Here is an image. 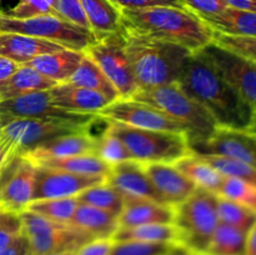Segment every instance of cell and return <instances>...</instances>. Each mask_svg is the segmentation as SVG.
<instances>
[{"label":"cell","instance_id":"6da1fadb","mask_svg":"<svg viewBox=\"0 0 256 255\" xmlns=\"http://www.w3.org/2000/svg\"><path fill=\"white\" fill-rule=\"evenodd\" d=\"M176 84L212 115L219 128L249 130L255 108L198 52L189 58Z\"/></svg>","mask_w":256,"mask_h":255},{"label":"cell","instance_id":"7a4b0ae2","mask_svg":"<svg viewBox=\"0 0 256 255\" xmlns=\"http://www.w3.org/2000/svg\"><path fill=\"white\" fill-rule=\"evenodd\" d=\"M122 29L180 45L196 52L214 40V30L188 9L155 6L122 9Z\"/></svg>","mask_w":256,"mask_h":255},{"label":"cell","instance_id":"3957f363","mask_svg":"<svg viewBox=\"0 0 256 255\" xmlns=\"http://www.w3.org/2000/svg\"><path fill=\"white\" fill-rule=\"evenodd\" d=\"M122 32L138 89L176 84L192 52L129 30Z\"/></svg>","mask_w":256,"mask_h":255},{"label":"cell","instance_id":"277c9868","mask_svg":"<svg viewBox=\"0 0 256 255\" xmlns=\"http://www.w3.org/2000/svg\"><path fill=\"white\" fill-rule=\"evenodd\" d=\"M129 99L150 105L182 125L186 130L188 142L208 139L219 128L212 115L185 94L178 84L138 89Z\"/></svg>","mask_w":256,"mask_h":255},{"label":"cell","instance_id":"5b68a950","mask_svg":"<svg viewBox=\"0 0 256 255\" xmlns=\"http://www.w3.org/2000/svg\"><path fill=\"white\" fill-rule=\"evenodd\" d=\"M219 222L218 195L196 188L185 202L175 206L172 224L179 230L180 244L205 255Z\"/></svg>","mask_w":256,"mask_h":255},{"label":"cell","instance_id":"8992f818","mask_svg":"<svg viewBox=\"0 0 256 255\" xmlns=\"http://www.w3.org/2000/svg\"><path fill=\"white\" fill-rule=\"evenodd\" d=\"M109 130L122 139L132 159L142 164H174L190 154L188 138L182 132L138 129L112 120Z\"/></svg>","mask_w":256,"mask_h":255},{"label":"cell","instance_id":"52a82bcc","mask_svg":"<svg viewBox=\"0 0 256 255\" xmlns=\"http://www.w3.org/2000/svg\"><path fill=\"white\" fill-rule=\"evenodd\" d=\"M0 32L30 35L78 52H84L96 39L92 30L78 26L55 15L15 19L0 12Z\"/></svg>","mask_w":256,"mask_h":255},{"label":"cell","instance_id":"ba28073f","mask_svg":"<svg viewBox=\"0 0 256 255\" xmlns=\"http://www.w3.org/2000/svg\"><path fill=\"white\" fill-rule=\"evenodd\" d=\"M22 232L28 238L32 255H49L54 252H75L92 236L70 224H59L39 214L24 210L20 212Z\"/></svg>","mask_w":256,"mask_h":255},{"label":"cell","instance_id":"9c48e42d","mask_svg":"<svg viewBox=\"0 0 256 255\" xmlns=\"http://www.w3.org/2000/svg\"><path fill=\"white\" fill-rule=\"evenodd\" d=\"M108 79L110 80L120 95V99H129L138 90L134 74L125 52L124 34L119 32L99 35L94 42L84 50Z\"/></svg>","mask_w":256,"mask_h":255},{"label":"cell","instance_id":"30bf717a","mask_svg":"<svg viewBox=\"0 0 256 255\" xmlns=\"http://www.w3.org/2000/svg\"><path fill=\"white\" fill-rule=\"evenodd\" d=\"M85 125L52 119H10L0 122V139L14 154H25L36 145L62 135L84 132Z\"/></svg>","mask_w":256,"mask_h":255},{"label":"cell","instance_id":"8fae6325","mask_svg":"<svg viewBox=\"0 0 256 255\" xmlns=\"http://www.w3.org/2000/svg\"><path fill=\"white\" fill-rule=\"evenodd\" d=\"M36 165L20 154H12L0 169V212L20 214L34 196Z\"/></svg>","mask_w":256,"mask_h":255},{"label":"cell","instance_id":"7c38bea8","mask_svg":"<svg viewBox=\"0 0 256 255\" xmlns=\"http://www.w3.org/2000/svg\"><path fill=\"white\" fill-rule=\"evenodd\" d=\"M198 54L204 58L252 106L256 109V62L214 42Z\"/></svg>","mask_w":256,"mask_h":255},{"label":"cell","instance_id":"4fadbf2b","mask_svg":"<svg viewBox=\"0 0 256 255\" xmlns=\"http://www.w3.org/2000/svg\"><path fill=\"white\" fill-rule=\"evenodd\" d=\"M96 114H76L52 102L49 90L30 92L0 102V122L10 119H52L86 125Z\"/></svg>","mask_w":256,"mask_h":255},{"label":"cell","instance_id":"5bb4252c","mask_svg":"<svg viewBox=\"0 0 256 255\" xmlns=\"http://www.w3.org/2000/svg\"><path fill=\"white\" fill-rule=\"evenodd\" d=\"M96 114L112 122L138 129L182 132L186 135L185 128L175 120L170 119L164 112L144 102H135L132 99L115 100L102 108Z\"/></svg>","mask_w":256,"mask_h":255},{"label":"cell","instance_id":"9a60e30c","mask_svg":"<svg viewBox=\"0 0 256 255\" xmlns=\"http://www.w3.org/2000/svg\"><path fill=\"white\" fill-rule=\"evenodd\" d=\"M189 150L195 155L232 158L256 170V134L249 130L218 128L216 132L208 139L190 142Z\"/></svg>","mask_w":256,"mask_h":255},{"label":"cell","instance_id":"2e32d148","mask_svg":"<svg viewBox=\"0 0 256 255\" xmlns=\"http://www.w3.org/2000/svg\"><path fill=\"white\" fill-rule=\"evenodd\" d=\"M105 182V176L80 175L62 170L36 165L34 196L32 200L52 198H74L94 185Z\"/></svg>","mask_w":256,"mask_h":255},{"label":"cell","instance_id":"e0dca14e","mask_svg":"<svg viewBox=\"0 0 256 255\" xmlns=\"http://www.w3.org/2000/svg\"><path fill=\"white\" fill-rule=\"evenodd\" d=\"M105 182L115 188L124 199H145L165 204L148 176L144 164L134 159L110 168Z\"/></svg>","mask_w":256,"mask_h":255},{"label":"cell","instance_id":"ac0fdd59","mask_svg":"<svg viewBox=\"0 0 256 255\" xmlns=\"http://www.w3.org/2000/svg\"><path fill=\"white\" fill-rule=\"evenodd\" d=\"M144 168L165 204L176 206L196 190V185L179 172L174 164L152 162L144 164Z\"/></svg>","mask_w":256,"mask_h":255},{"label":"cell","instance_id":"d6986e66","mask_svg":"<svg viewBox=\"0 0 256 255\" xmlns=\"http://www.w3.org/2000/svg\"><path fill=\"white\" fill-rule=\"evenodd\" d=\"M49 92L55 106L76 114H96L110 104L104 95L66 82H58Z\"/></svg>","mask_w":256,"mask_h":255},{"label":"cell","instance_id":"ffe728a7","mask_svg":"<svg viewBox=\"0 0 256 255\" xmlns=\"http://www.w3.org/2000/svg\"><path fill=\"white\" fill-rule=\"evenodd\" d=\"M95 148L96 142L85 132H74L42 142L22 154V156L36 162L45 159H62L74 155L95 154Z\"/></svg>","mask_w":256,"mask_h":255},{"label":"cell","instance_id":"44dd1931","mask_svg":"<svg viewBox=\"0 0 256 255\" xmlns=\"http://www.w3.org/2000/svg\"><path fill=\"white\" fill-rule=\"evenodd\" d=\"M175 206L145 199H125V206L118 218L119 228L146 224H172Z\"/></svg>","mask_w":256,"mask_h":255},{"label":"cell","instance_id":"7402d4cb","mask_svg":"<svg viewBox=\"0 0 256 255\" xmlns=\"http://www.w3.org/2000/svg\"><path fill=\"white\" fill-rule=\"evenodd\" d=\"M62 49L65 48L40 38L16 32H0V55L9 58L19 65L25 64L40 55Z\"/></svg>","mask_w":256,"mask_h":255},{"label":"cell","instance_id":"603a6c76","mask_svg":"<svg viewBox=\"0 0 256 255\" xmlns=\"http://www.w3.org/2000/svg\"><path fill=\"white\" fill-rule=\"evenodd\" d=\"M82 56H84V52L65 48L58 52L40 55L22 65L32 68L54 82H65L79 66Z\"/></svg>","mask_w":256,"mask_h":255},{"label":"cell","instance_id":"cb8c5ba5","mask_svg":"<svg viewBox=\"0 0 256 255\" xmlns=\"http://www.w3.org/2000/svg\"><path fill=\"white\" fill-rule=\"evenodd\" d=\"M70 225L82 230L92 239L112 238L119 228L118 216L112 215V212L80 202L75 210Z\"/></svg>","mask_w":256,"mask_h":255},{"label":"cell","instance_id":"d4e9b609","mask_svg":"<svg viewBox=\"0 0 256 255\" xmlns=\"http://www.w3.org/2000/svg\"><path fill=\"white\" fill-rule=\"evenodd\" d=\"M58 82L44 76L32 68L20 65L8 80L0 82V102L42 90H50Z\"/></svg>","mask_w":256,"mask_h":255},{"label":"cell","instance_id":"484cf974","mask_svg":"<svg viewBox=\"0 0 256 255\" xmlns=\"http://www.w3.org/2000/svg\"><path fill=\"white\" fill-rule=\"evenodd\" d=\"M202 20L220 34L256 38V12H254L229 6L215 16L202 18Z\"/></svg>","mask_w":256,"mask_h":255},{"label":"cell","instance_id":"4316f807","mask_svg":"<svg viewBox=\"0 0 256 255\" xmlns=\"http://www.w3.org/2000/svg\"><path fill=\"white\" fill-rule=\"evenodd\" d=\"M66 82L99 92V94L104 95L110 102L120 99L119 92L115 89L114 85L110 82V80L108 79L106 75L85 54L80 62L79 66L72 72V75L68 79Z\"/></svg>","mask_w":256,"mask_h":255},{"label":"cell","instance_id":"83f0119b","mask_svg":"<svg viewBox=\"0 0 256 255\" xmlns=\"http://www.w3.org/2000/svg\"><path fill=\"white\" fill-rule=\"evenodd\" d=\"M90 30L96 36L119 32L122 12L110 0H80Z\"/></svg>","mask_w":256,"mask_h":255},{"label":"cell","instance_id":"f1b7e54d","mask_svg":"<svg viewBox=\"0 0 256 255\" xmlns=\"http://www.w3.org/2000/svg\"><path fill=\"white\" fill-rule=\"evenodd\" d=\"M174 165L188 179L192 180L196 188L215 192L218 195L224 176L202 158L190 152L175 162Z\"/></svg>","mask_w":256,"mask_h":255},{"label":"cell","instance_id":"f546056e","mask_svg":"<svg viewBox=\"0 0 256 255\" xmlns=\"http://www.w3.org/2000/svg\"><path fill=\"white\" fill-rule=\"evenodd\" d=\"M114 242H146L180 244V234L174 224H146L130 228H118L112 236Z\"/></svg>","mask_w":256,"mask_h":255},{"label":"cell","instance_id":"4dcf8cb0","mask_svg":"<svg viewBox=\"0 0 256 255\" xmlns=\"http://www.w3.org/2000/svg\"><path fill=\"white\" fill-rule=\"evenodd\" d=\"M35 165L50 169L62 170L80 175H94V176H105L109 174L110 168L95 154H82L74 156L62 158V159H45L34 162Z\"/></svg>","mask_w":256,"mask_h":255},{"label":"cell","instance_id":"1f68e13d","mask_svg":"<svg viewBox=\"0 0 256 255\" xmlns=\"http://www.w3.org/2000/svg\"><path fill=\"white\" fill-rule=\"evenodd\" d=\"M246 234L219 222L205 255H245Z\"/></svg>","mask_w":256,"mask_h":255},{"label":"cell","instance_id":"d6a6232c","mask_svg":"<svg viewBox=\"0 0 256 255\" xmlns=\"http://www.w3.org/2000/svg\"><path fill=\"white\" fill-rule=\"evenodd\" d=\"M80 204H86L98 209L112 212V215L119 218L125 206V199L115 188L106 182L94 185L88 188L76 196Z\"/></svg>","mask_w":256,"mask_h":255},{"label":"cell","instance_id":"836d02e7","mask_svg":"<svg viewBox=\"0 0 256 255\" xmlns=\"http://www.w3.org/2000/svg\"><path fill=\"white\" fill-rule=\"evenodd\" d=\"M79 200L74 198H52V199L32 200L26 210L39 214L59 224H70L75 214Z\"/></svg>","mask_w":256,"mask_h":255},{"label":"cell","instance_id":"e575fe53","mask_svg":"<svg viewBox=\"0 0 256 255\" xmlns=\"http://www.w3.org/2000/svg\"><path fill=\"white\" fill-rule=\"evenodd\" d=\"M218 215L224 224L248 232L256 222V212L244 205L218 195Z\"/></svg>","mask_w":256,"mask_h":255},{"label":"cell","instance_id":"d590c367","mask_svg":"<svg viewBox=\"0 0 256 255\" xmlns=\"http://www.w3.org/2000/svg\"><path fill=\"white\" fill-rule=\"evenodd\" d=\"M218 195L244 205L256 212V185L236 178L224 176Z\"/></svg>","mask_w":256,"mask_h":255},{"label":"cell","instance_id":"8d00e7d4","mask_svg":"<svg viewBox=\"0 0 256 255\" xmlns=\"http://www.w3.org/2000/svg\"><path fill=\"white\" fill-rule=\"evenodd\" d=\"M198 156L212 165L222 176L236 178L256 185V170L245 162L232 158L219 156V155H198Z\"/></svg>","mask_w":256,"mask_h":255},{"label":"cell","instance_id":"74e56055","mask_svg":"<svg viewBox=\"0 0 256 255\" xmlns=\"http://www.w3.org/2000/svg\"><path fill=\"white\" fill-rule=\"evenodd\" d=\"M95 155L109 166H114L119 162L132 159V154L122 142V139L112 134L110 130L96 142Z\"/></svg>","mask_w":256,"mask_h":255},{"label":"cell","instance_id":"f35d334b","mask_svg":"<svg viewBox=\"0 0 256 255\" xmlns=\"http://www.w3.org/2000/svg\"><path fill=\"white\" fill-rule=\"evenodd\" d=\"M178 244L146 242H114L110 255H165Z\"/></svg>","mask_w":256,"mask_h":255},{"label":"cell","instance_id":"ab89813d","mask_svg":"<svg viewBox=\"0 0 256 255\" xmlns=\"http://www.w3.org/2000/svg\"><path fill=\"white\" fill-rule=\"evenodd\" d=\"M55 2L56 0H19L16 5L5 15L15 19L40 16V15H55Z\"/></svg>","mask_w":256,"mask_h":255},{"label":"cell","instance_id":"60d3db41","mask_svg":"<svg viewBox=\"0 0 256 255\" xmlns=\"http://www.w3.org/2000/svg\"><path fill=\"white\" fill-rule=\"evenodd\" d=\"M212 42L256 62V38L235 36V35L220 34V32H214Z\"/></svg>","mask_w":256,"mask_h":255},{"label":"cell","instance_id":"b9f144b4","mask_svg":"<svg viewBox=\"0 0 256 255\" xmlns=\"http://www.w3.org/2000/svg\"><path fill=\"white\" fill-rule=\"evenodd\" d=\"M55 14L56 16L62 18L72 24L90 30L89 22H88L80 0H56L55 2Z\"/></svg>","mask_w":256,"mask_h":255},{"label":"cell","instance_id":"7bdbcfd3","mask_svg":"<svg viewBox=\"0 0 256 255\" xmlns=\"http://www.w3.org/2000/svg\"><path fill=\"white\" fill-rule=\"evenodd\" d=\"M22 232V224L19 214H0V252L9 246Z\"/></svg>","mask_w":256,"mask_h":255},{"label":"cell","instance_id":"ee69618b","mask_svg":"<svg viewBox=\"0 0 256 255\" xmlns=\"http://www.w3.org/2000/svg\"><path fill=\"white\" fill-rule=\"evenodd\" d=\"M182 4L185 9L190 10L202 19L215 16L229 8L224 0H182Z\"/></svg>","mask_w":256,"mask_h":255},{"label":"cell","instance_id":"f6af8a7d","mask_svg":"<svg viewBox=\"0 0 256 255\" xmlns=\"http://www.w3.org/2000/svg\"><path fill=\"white\" fill-rule=\"evenodd\" d=\"M116 8L122 9H146L155 6H172L185 9L182 0H110Z\"/></svg>","mask_w":256,"mask_h":255},{"label":"cell","instance_id":"bcb514c9","mask_svg":"<svg viewBox=\"0 0 256 255\" xmlns=\"http://www.w3.org/2000/svg\"><path fill=\"white\" fill-rule=\"evenodd\" d=\"M114 245L112 238H100L85 242L75 252V255H110Z\"/></svg>","mask_w":256,"mask_h":255},{"label":"cell","instance_id":"7dc6e473","mask_svg":"<svg viewBox=\"0 0 256 255\" xmlns=\"http://www.w3.org/2000/svg\"><path fill=\"white\" fill-rule=\"evenodd\" d=\"M0 255H32L30 242L24 232H22L9 246L0 252Z\"/></svg>","mask_w":256,"mask_h":255},{"label":"cell","instance_id":"c3c4849f","mask_svg":"<svg viewBox=\"0 0 256 255\" xmlns=\"http://www.w3.org/2000/svg\"><path fill=\"white\" fill-rule=\"evenodd\" d=\"M19 68L20 65L18 62H12L9 58H5L0 55V82L9 79Z\"/></svg>","mask_w":256,"mask_h":255},{"label":"cell","instance_id":"681fc988","mask_svg":"<svg viewBox=\"0 0 256 255\" xmlns=\"http://www.w3.org/2000/svg\"><path fill=\"white\" fill-rule=\"evenodd\" d=\"M228 6L256 12V0H224Z\"/></svg>","mask_w":256,"mask_h":255},{"label":"cell","instance_id":"f907efd6","mask_svg":"<svg viewBox=\"0 0 256 255\" xmlns=\"http://www.w3.org/2000/svg\"><path fill=\"white\" fill-rule=\"evenodd\" d=\"M245 255H256V222L246 234V249Z\"/></svg>","mask_w":256,"mask_h":255},{"label":"cell","instance_id":"816d5d0a","mask_svg":"<svg viewBox=\"0 0 256 255\" xmlns=\"http://www.w3.org/2000/svg\"><path fill=\"white\" fill-rule=\"evenodd\" d=\"M12 154H14V152H12L9 145L4 140L0 139V169H2V166L5 164V162L9 159V156Z\"/></svg>","mask_w":256,"mask_h":255},{"label":"cell","instance_id":"f5cc1de1","mask_svg":"<svg viewBox=\"0 0 256 255\" xmlns=\"http://www.w3.org/2000/svg\"><path fill=\"white\" fill-rule=\"evenodd\" d=\"M165 255H199L196 254V252H192L190 249H188V248H185L184 245L182 244H178L176 246L172 248V250H170L169 252H166Z\"/></svg>","mask_w":256,"mask_h":255},{"label":"cell","instance_id":"db71d44e","mask_svg":"<svg viewBox=\"0 0 256 255\" xmlns=\"http://www.w3.org/2000/svg\"><path fill=\"white\" fill-rule=\"evenodd\" d=\"M249 132H254V134H256V109H255L254 118H252V125H250V128H249Z\"/></svg>","mask_w":256,"mask_h":255},{"label":"cell","instance_id":"11a10c76","mask_svg":"<svg viewBox=\"0 0 256 255\" xmlns=\"http://www.w3.org/2000/svg\"><path fill=\"white\" fill-rule=\"evenodd\" d=\"M49 255H75V252H54V254H49Z\"/></svg>","mask_w":256,"mask_h":255},{"label":"cell","instance_id":"9f6ffc18","mask_svg":"<svg viewBox=\"0 0 256 255\" xmlns=\"http://www.w3.org/2000/svg\"><path fill=\"white\" fill-rule=\"evenodd\" d=\"M0 214H2V212H0Z\"/></svg>","mask_w":256,"mask_h":255}]
</instances>
